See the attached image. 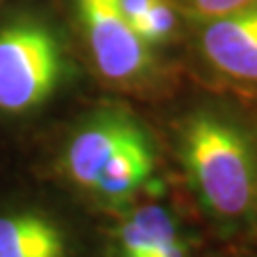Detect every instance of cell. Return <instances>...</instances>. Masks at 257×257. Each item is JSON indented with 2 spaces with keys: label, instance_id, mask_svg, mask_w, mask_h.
Wrapping results in <instances>:
<instances>
[{
  "label": "cell",
  "instance_id": "obj_6",
  "mask_svg": "<svg viewBox=\"0 0 257 257\" xmlns=\"http://www.w3.org/2000/svg\"><path fill=\"white\" fill-rule=\"evenodd\" d=\"M116 246L118 257H189L174 215L158 204H145L130 213L120 225Z\"/></svg>",
  "mask_w": 257,
  "mask_h": 257
},
{
  "label": "cell",
  "instance_id": "obj_1",
  "mask_svg": "<svg viewBox=\"0 0 257 257\" xmlns=\"http://www.w3.org/2000/svg\"><path fill=\"white\" fill-rule=\"evenodd\" d=\"M179 151L194 191L213 215L240 219L255 208L257 156L234 120L194 110L181 124Z\"/></svg>",
  "mask_w": 257,
  "mask_h": 257
},
{
  "label": "cell",
  "instance_id": "obj_3",
  "mask_svg": "<svg viewBox=\"0 0 257 257\" xmlns=\"http://www.w3.org/2000/svg\"><path fill=\"white\" fill-rule=\"evenodd\" d=\"M92 61L107 82L155 92L168 78L156 50L149 48L120 14L116 0H73Z\"/></svg>",
  "mask_w": 257,
  "mask_h": 257
},
{
  "label": "cell",
  "instance_id": "obj_11",
  "mask_svg": "<svg viewBox=\"0 0 257 257\" xmlns=\"http://www.w3.org/2000/svg\"><path fill=\"white\" fill-rule=\"evenodd\" d=\"M0 2H2V0H0Z\"/></svg>",
  "mask_w": 257,
  "mask_h": 257
},
{
  "label": "cell",
  "instance_id": "obj_9",
  "mask_svg": "<svg viewBox=\"0 0 257 257\" xmlns=\"http://www.w3.org/2000/svg\"><path fill=\"white\" fill-rule=\"evenodd\" d=\"M120 14L149 48L162 50L181 35L187 18L175 0H116Z\"/></svg>",
  "mask_w": 257,
  "mask_h": 257
},
{
  "label": "cell",
  "instance_id": "obj_7",
  "mask_svg": "<svg viewBox=\"0 0 257 257\" xmlns=\"http://www.w3.org/2000/svg\"><path fill=\"white\" fill-rule=\"evenodd\" d=\"M155 164L153 139L143 128L110 158L92 193L105 204L122 206L151 179Z\"/></svg>",
  "mask_w": 257,
  "mask_h": 257
},
{
  "label": "cell",
  "instance_id": "obj_10",
  "mask_svg": "<svg viewBox=\"0 0 257 257\" xmlns=\"http://www.w3.org/2000/svg\"><path fill=\"white\" fill-rule=\"evenodd\" d=\"M187 18H215L255 4L257 0H175Z\"/></svg>",
  "mask_w": 257,
  "mask_h": 257
},
{
  "label": "cell",
  "instance_id": "obj_2",
  "mask_svg": "<svg viewBox=\"0 0 257 257\" xmlns=\"http://www.w3.org/2000/svg\"><path fill=\"white\" fill-rule=\"evenodd\" d=\"M65 73L61 38L46 21L23 16L0 29V110L18 114L40 107Z\"/></svg>",
  "mask_w": 257,
  "mask_h": 257
},
{
  "label": "cell",
  "instance_id": "obj_4",
  "mask_svg": "<svg viewBox=\"0 0 257 257\" xmlns=\"http://www.w3.org/2000/svg\"><path fill=\"white\" fill-rule=\"evenodd\" d=\"M189 19L208 71L234 90L257 93V2L225 16Z\"/></svg>",
  "mask_w": 257,
  "mask_h": 257
},
{
  "label": "cell",
  "instance_id": "obj_8",
  "mask_svg": "<svg viewBox=\"0 0 257 257\" xmlns=\"http://www.w3.org/2000/svg\"><path fill=\"white\" fill-rule=\"evenodd\" d=\"M0 257H65V236L44 215H4L0 217Z\"/></svg>",
  "mask_w": 257,
  "mask_h": 257
},
{
  "label": "cell",
  "instance_id": "obj_5",
  "mask_svg": "<svg viewBox=\"0 0 257 257\" xmlns=\"http://www.w3.org/2000/svg\"><path fill=\"white\" fill-rule=\"evenodd\" d=\"M145 128L130 110L107 107L76 130L65 151V170L82 189L93 191L109 160Z\"/></svg>",
  "mask_w": 257,
  "mask_h": 257
}]
</instances>
